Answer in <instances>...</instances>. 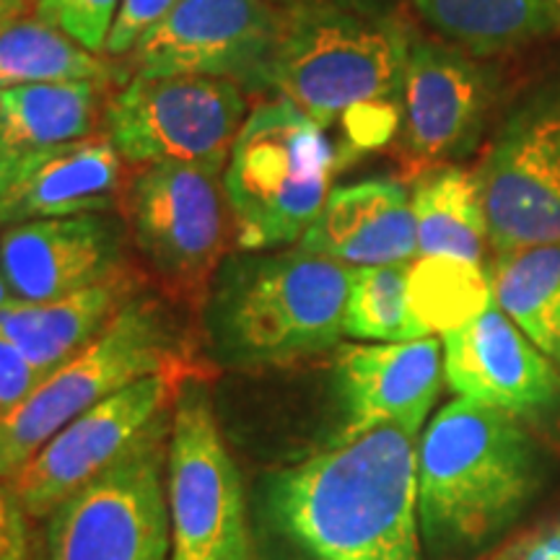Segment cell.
Here are the masks:
<instances>
[{
  "instance_id": "1",
  "label": "cell",
  "mask_w": 560,
  "mask_h": 560,
  "mask_svg": "<svg viewBox=\"0 0 560 560\" xmlns=\"http://www.w3.org/2000/svg\"><path fill=\"white\" fill-rule=\"evenodd\" d=\"M412 26L353 0H306L280 9L262 89L317 122L340 170L397 138Z\"/></svg>"
},
{
  "instance_id": "2",
  "label": "cell",
  "mask_w": 560,
  "mask_h": 560,
  "mask_svg": "<svg viewBox=\"0 0 560 560\" xmlns=\"http://www.w3.org/2000/svg\"><path fill=\"white\" fill-rule=\"evenodd\" d=\"M265 514L312 560H423L418 433L382 425L272 472Z\"/></svg>"
},
{
  "instance_id": "3",
  "label": "cell",
  "mask_w": 560,
  "mask_h": 560,
  "mask_svg": "<svg viewBox=\"0 0 560 560\" xmlns=\"http://www.w3.org/2000/svg\"><path fill=\"white\" fill-rule=\"evenodd\" d=\"M529 429L457 397L418 441L420 540L433 560H462L501 537L542 486Z\"/></svg>"
},
{
  "instance_id": "4",
  "label": "cell",
  "mask_w": 560,
  "mask_h": 560,
  "mask_svg": "<svg viewBox=\"0 0 560 560\" xmlns=\"http://www.w3.org/2000/svg\"><path fill=\"white\" fill-rule=\"evenodd\" d=\"M353 268L312 252L223 257L202 296V332L219 366L260 371L338 348Z\"/></svg>"
},
{
  "instance_id": "5",
  "label": "cell",
  "mask_w": 560,
  "mask_h": 560,
  "mask_svg": "<svg viewBox=\"0 0 560 560\" xmlns=\"http://www.w3.org/2000/svg\"><path fill=\"white\" fill-rule=\"evenodd\" d=\"M340 172L330 136L289 100L260 102L231 149L223 190L240 252L299 244Z\"/></svg>"
},
{
  "instance_id": "6",
  "label": "cell",
  "mask_w": 560,
  "mask_h": 560,
  "mask_svg": "<svg viewBox=\"0 0 560 560\" xmlns=\"http://www.w3.org/2000/svg\"><path fill=\"white\" fill-rule=\"evenodd\" d=\"M153 374L190 376L195 371L172 314L140 291L100 338L0 418V478L11 480L70 420Z\"/></svg>"
},
{
  "instance_id": "7",
  "label": "cell",
  "mask_w": 560,
  "mask_h": 560,
  "mask_svg": "<svg viewBox=\"0 0 560 560\" xmlns=\"http://www.w3.org/2000/svg\"><path fill=\"white\" fill-rule=\"evenodd\" d=\"M475 177L495 255L560 244V66L501 109Z\"/></svg>"
},
{
  "instance_id": "8",
  "label": "cell",
  "mask_w": 560,
  "mask_h": 560,
  "mask_svg": "<svg viewBox=\"0 0 560 560\" xmlns=\"http://www.w3.org/2000/svg\"><path fill=\"white\" fill-rule=\"evenodd\" d=\"M172 410L120 459L70 493L45 520L42 560H170L166 501Z\"/></svg>"
},
{
  "instance_id": "9",
  "label": "cell",
  "mask_w": 560,
  "mask_h": 560,
  "mask_svg": "<svg viewBox=\"0 0 560 560\" xmlns=\"http://www.w3.org/2000/svg\"><path fill=\"white\" fill-rule=\"evenodd\" d=\"M170 560H252V535L242 478L215 420L208 384L187 376L172 405Z\"/></svg>"
},
{
  "instance_id": "10",
  "label": "cell",
  "mask_w": 560,
  "mask_h": 560,
  "mask_svg": "<svg viewBox=\"0 0 560 560\" xmlns=\"http://www.w3.org/2000/svg\"><path fill=\"white\" fill-rule=\"evenodd\" d=\"M247 120L240 83L210 75H130L104 107V132L125 164H190L226 172Z\"/></svg>"
},
{
  "instance_id": "11",
  "label": "cell",
  "mask_w": 560,
  "mask_h": 560,
  "mask_svg": "<svg viewBox=\"0 0 560 560\" xmlns=\"http://www.w3.org/2000/svg\"><path fill=\"white\" fill-rule=\"evenodd\" d=\"M120 210L132 244L161 283L202 304L234 231L223 172L190 164L140 166L125 182Z\"/></svg>"
},
{
  "instance_id": "12",
  "label": "cell",
  "mask_w": 560,
  "mask_h": 560,
  "mask_svg": "<svg viewBox=\"0 0 560 560\" xmlns=\"http://www.w3.org/2000/svg\"><path fill=\"white\" fill-rule=\"evenodd\" d=\"M501 91L499 66L412 30L395 143L416 177L457 166L480 149L501 115Z\"/></svg>"
},
{
  "instance_id": "13",
  "label": "cell",
  "mask_w": 560,
  "mask_h": 560,
  "mask_svg": "<svg viewBox=\"0 0 560 560\" xmlns=\"http://www.w3.org/2000/svg\"><path fill=\"white\" fill-rule=\"evenodd\" d=\"M278 32L272 0H177L128 62L132 75H210L262 91Z\"/></svg>"
},
{
  "instance_id": "14",
  "label": "cell",
  "mask_w": 560,
  "mask_h": 560,
  "mask_svg": "<svg viewBox=\"0 0 560 560\" xmlns=\"http://www.w3.org/2000/svg\"><path fill=\"white\" fill-rule=\"evenodd\" d=\"M185 380V374L143 376L55 433L9 480L30 520H47L70 493L120 459L161 412L172 410Z\"/></svg>"
},
{
  "instance_id": "15",
  "label": "cell",
  "mask_w": 560,
  "mask_h": 560,
  "mask_svg": "<svg viewBox=\"0 0 560 560\" xmlns=\"http://www.w3.org/2000/svg\"><path fill=\"white\" fill-rule=\"evenodd\" d=\"M444 382L527 429L560 423V369L495 301L441 338Z\"/></svg>"
},
{
  "instance_id": "16",
  "label": "cell",
  "mask_w": 560,
  "mask_h": 560,
  "mask_svg": "<svg viewBox=\"0 0 560 560\" xmlns=\"http://www.w3.org/2000/svg\"><path fill=\"white\" fill-rule=\"evenodd\" d=\"M128 226L115 213L0 229V272L21 301H52L128 276Z\"/></svg>"
},
{
  "instance_id": "17",
  "label": "cell",
  "mask_w": 560,
  "mask_h": 560,
  "mask_svg": "<svg viewBox=\"0 0 560 560\" xmlns=\"http://www.w3.org/2000/svg\"><path fill=\"white\" fill-rule=\"evenodd\" d=\"M122 190L125 159L104 130L47 149L0 153V229L112 213Z\"/></svg>"
},
{
  "instance_id": "18",
  "label": "cell",
  "mask_w": 560,
  "mask_h": 560,
  "mask_svg": "<svg viewBox=\"0 0 560 560\" xmlns=\"http://www.w3.org/2000/svg\"><path fill=\"white\" fill-rule=\"evenodd\" d=\"M335 382L346 410L338 441L382 425L420 433L444 384V346L436 338L340 346Z\"/></svg>"
},
{
  "instance_id": "19",
  "label": "cell",
  "mask_w": 560,
  "mask_h": 560,
  "mask_svg": "<svg viewBox=\"0 0 560 560\" xmlns=\"http://www.w3.org/2000/svg\"><path fill=\"white\" fill-rule=\"evenodd\" d=\"M296 247L353 270L412 262L418 234L410 187L395 177L338 187Z\"/></svg>"
},
{
  "instance_id": "20",
  "label": "cell",
  "mask_w": 560,
  "mask_h": 560,
  "mask_svg": "<svg viewBox=\"0 0 560 560\" xmlns=\"http://www.w3.org/2000/svg\"><path fill=\"white\" fill-rule=\"evenodd\" d=\"M138 293V278L128 272L62 299H13L0 310V335L16 346L45 380L100 338L104 327Z\"/></svg>"
},
{
  "instance_id": "21",
  "label": "cell",
  "mask_w": 560,
  "mask_h": 560,
  "mask_svg": "<svg viewBox=\"0 0 560 560\" xmlns=\"http://www.w3.org/2000/svg\"><path fill=\"white\" fill-rule=\"evenodd\" d=\"M410 5L441 42L480 60L520 52L560 30L548 0H410Z\"/></svg>"
},
{
  "instance_id": "22",
  "label": "cell",
  "mask_w": 560,
  "mask_h": 560,
  "mask_svg": "<svg viewBox=\"0 0 560 560\" xmlns=\"http://www.w3.org/2000/svg\"><path fill=\"white\" fill-rule=\"evenodd\" d=\"M104 89V81H66L0 91V153L47 149L100 132Z\"/></svg>"
},
{
  "instance_id": "23",
  "label": "cell",
  "mask_w": 560,
  "mask_h": 560,
  "mask_svg": "<svg viewBox=\"0 0 560 560\" xmlns=\"http://www.w3.org/2000/svg\"><path fill=\"white\" fill-rule=\"evenodd\" d=\"M412 215H416L418 257L482 265L488 223L475 172L441 166L412 179Z\"/></svg>"
},
{
  "instance_id": "24",
  "label": "cell",
  "mask_w": 560,
  "mask_h": 560,
  "mask_svg": "<svg viewBox=\"0 0 560 560\" xmlns=\"http://www.w3.org/2000/svg\"><path fill=\"white\" fill-rule=\"evenodd\" d=\"M488 280L495 304L560 369V244L501 252Z\"/></svg>"
},
{
  "instance_id": "25",
  "label": "cell",
  "mask_w": 560,
  "mask_h": 560,
  "mask_svg": "<svg viewBox=\"0 0 560 560\" xmlns=\"http://www.w3.org/2000/svg\"><path fill=\"white\" fill-rule=\"evenodd\" d=\"M112 79L115 70L104 55L89 52L39 16H24L0 32V91L66 81L109 83Z\"/></svg>"
},
{
  "instance_id": "26",
  "label": "cell",
  "mask_w": 560,
  "mask_h": 560,
  "mask_svg": "<svg viewBox=\"0 0 560 560\" xmlns=\"http://www.w3.org/2000/svg\"><path fill=\"white\" fill-rule=\"evenodd\" d=\"M493 301L488 268L446 257L410 262V306L425 335L450 332Z\"/></svg>"
},
{
  "instance_id": "27",
  "label": "cell",
  "mask_w": 560,
  "mask_h": 560,
  "mask_svg": "<svg viewBox=\"0 0 560 560\" xmlns=\"http://www.w3.org/2000/svg\"><path fill=\"white\" fill-rule=\"evenodd\" d=\"M346 335L363 342H405L425 335L410 306V262L355 268L350 278Z\"/></svg>"
},
{
  "instance_id": "28",
  "label": "cell",
  "mask_w": 560,
  "mask_h": 560,
  "mask_svg": "<svg viewBox=\"0 0 560 560\" xmlns=\"http://www.w3.org/2000/svg\"><path fill=\"white\" fill-rule=\"evenodd\" d=\"M122 0H34V16L68 34L89 52L104 55Z\"/></svg>"
},
{
  "instance_id": "29",
  "label": "cell",
  "mask_w": 560,
  "mask_h": 560,
  "mask_svg": "<svg viewBox=\"0 0 560 560\" xmlns=\"http://www.w3.org/2000/svg\"><path fill=\"white\" fill-rule=\"evenodd\" d=\"M177 0H122L120 11H117L115 24H112L109 39H107V60L128 58L138 39L164 19V13L172 9Z\"/></svg>"
},
{
  "instance_id": "30",
  "label": "cell",
  "mask_w": 560,
  "mask_h": 560,
  "mask_svg": "<svg viewBox=\"0 0 560 560\" xmlns=\"http://www.w3.org/2000/svg\"><path fill=\"white\" fill-rule=\"evenodd\" d=\"M0 560H34L30 514L3 478H0Z\"/></svg>"
},
{
  "instance_id": "31",
  "label": "cell",
  "mask_w": 560,
  "mask_h": 560,
  "mask_svg": "<svg viewBox=\"0 0 560 560\" xmlns=\"http://www.w3.org/2000/svg\"><path fill=\"white\" fill-rule=\"evenodd\" d=\"M39 382V371L0 335V418L9 416Z\"/></svg>"
},
{
  "instance_id": "32",
  "label": "cell",
  "mask_w": 560,
  "mask_h": 560,
  "mask_svg": "<svg viewBox=\"0 0 560 560\" xmlns=\"http://www.w3.org/2000/svg\"><path fill=\"white\" fill-rule=\"evenodd\" d=\"M499 560H560V520L524 532L520 540L506 545Z\"/></svg>"
},
{
  "instance_id": "33",
  "label": "cell",
  "mask_w": 560,
  "mask_h": 560,
  "mask_svg": "<svg viewBox=\"0 0 560 560\" xmlns=\"http://www.w3.org/2000/svg\"><path fill=\"white\" fill-rule=\"evenodd\" d=\"M30 3L32 0H0V32H5L24 16H30Z\"/></svg>"
},
{
  "instance_id": "34",
  "label": "cell",
  "mask_w": 560,
  "mask_h": 560,
  "mask_svg": "<svg viewBox=\"0 0 560 560\" xmlns=\"http://www.w3.org/2000/svg\"><path fill=\"white\" fill-rule=\"evenodd\" d=\"M13 299H16V296H13L11 285H9V283H5L3 272H0V310H3V306H9Z\"/></svg>"
},
{
  "instance_id": "35",
  "label": "cell",
  "mask_w": 560,
  "mask_h": 560,
  "mask_svg": "<svg viewBox=\"0 0 560 560\" xmlns=\"http://www.w3.org/2000/svg\"><path fill=\"white\" fill-rule=\"evenodd\" d=\"M276 5H283V9H289V5H296V3H306V0H272Z\"/></svg>"
},
{
  "instance_id": "36",
  "label": "cell",
  "mask_w": 560,
  "mask_h": 560,
  "mask_svg": "<svg viewBox=\"0 0 560 560\" xmlns=\"http://www.w3.org/2000/svg\"><path fill=\"white\" fill-rule=\"evenodd\" d=\"M548 3H550L552 13H556V19H558V26H560V0H548Z\"/></svg>"
},
{
  "instance_id": "37",
  "label": "cell",
  "mask_w": 560,
  "mask_h": 560,
  "mask_svg": "<svg viewBox=\"0 0 560 560\" xmlns=\"http://www.w3.org/2000/svg\"><path fill=\"white\" fill-rule=\"evenodd\" d=\"M493 560H499V558H493Z\"/></svg>"
}]
</instances>
